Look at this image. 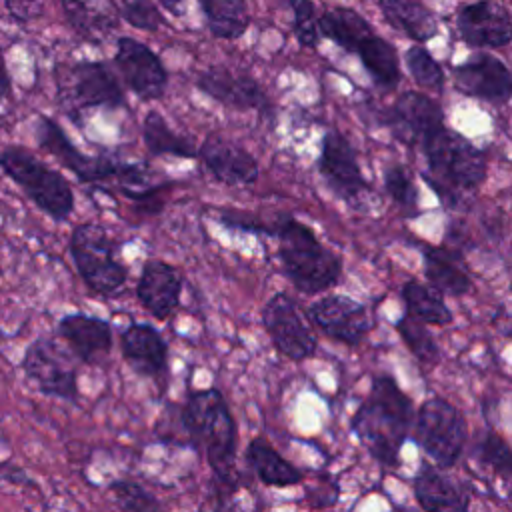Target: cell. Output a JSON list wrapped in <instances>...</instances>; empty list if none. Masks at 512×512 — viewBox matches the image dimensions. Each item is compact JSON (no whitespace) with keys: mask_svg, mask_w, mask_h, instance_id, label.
<instances>
[{"mask_svg":"<svg viewBox=\"0 0 512 512\" xmlns=\"http://www.w3.org/2000/svg\"><path fill=\"white\" fill-rule=\"evenodd\" d=\"M396 330L400 334V338L404 340V344L408 346V350L422 362L428 366H434L440 360V348L432 336V332L428 330V324L412 318L410 314H404L398 322H396Z\"/></svg>","mask_w":512,"mask_h":512,"instance_id":"e575fe53","label":"cell"},{"mask_svg":"<svg viewBox=\"0 0 512 512\" xmlns=\"http://www.w3.org/2000/svg\"><path fill=\"white\" fill-rule=\"evenodd\" d=\"M474 456L478 462L486 468H490L496 476H500L504 482L512 476V452L506 442L496 430H484L482 436L476 438L474 444Z\"/></svg>","mask_w":512,"mask_h":512,"instance_id":"836d02e7","label":"cell"},{"mask_svg":"<svg viewBox=\"0 0 512 512\" xmlns=\"http://www.w3.org/2000/svg\"><path fill=\"white\" fill-rule=\"evenodd\" d=\"M244 458L252 472L258 476V480L266 486H296L304 478V474L264 438H252L246 446Z\"/></svg>","mask_w":512,"mask_h":512,"instance_id":"4316f807","label":"cell"},{"mask_svg":"<svg viewBox=\"0 0 512 512\" xmlns=\"http://www.w3.org/2000/svg\"><path fill=\"white\" fill-rule=\"evenodd\" d=\"M6 10L18 22H30L42 14V0H4Z\"/></svg>","mask_w":512,"mask_h":512,"instance_id":"ab89813d","label":"cell"},{"mask_svg":"<svg viewBox=\"0 0 512 512\" xmlns=\"http://www.w3.org/2000/svg\"><path fill=\"white\" fill-rule=\"evenodd\" d=\"M118 14L130 26L146 32H156L164 24V16L152 0H124Z\"/></svg>","mask_w":512,"mask_h":512,"instance_id":"f35d334b","label":"cell"},{"mask_svg":"<svg viewBox=\"0 0 512 512\" xmlns=\"http://www.w3.org/2000/svg\"><path fill=\"white\" fill-rule=\"evenodd\" d=\"M142 140L152 156H176L186 160L198 156L194 140L176 134L158 110H150L144 116Z\"/></svg>","mask_w":512,"mask_h":512,"instance_id":"4dcf8cb0","label":"cell"},{"mask_svg":"<svg viewBox=\"0 0 512 512\" xmlns=\"http://www.w3.org/2000/svg\"><path fill=\"white\" fill-rule=\"evenodd\" d=\"M162 8H166L170 14L180 16L184 12V0H158Z\"/></svg>","mask_w":512,"mask_h":512,"instance_id":"b9f144b4","label":"cell"},{"mask_svg":"<svg viewBox=\"0 0 512 512\" xmlns=\"http://www.w3.org/2000/svg\"><path fill=\"white\" fill-rule=\"evenodd\" d=\"M456 28L472 48H504L512 40L510 12L496 0H474L458 6Z\"/></svg>","mask_w":512,"mask_h":512,"instance_id":"2e32d148","label":"cell"},{"mask_svg":"<svg viewBox=\"0 0 512 512\" xmlns=\"http://www.w3.org/2000/svg\"><path fill=\"white\" fill-rule=\"evenodd\" d=\"M62 6L68 24L88 42H102V38L116 26V20L90 0H62Z\"/></svg>","mask_w":512,"mask_h":512,"instance_id":"1f68e13d","label":"cell"},{"mask_svg":"<svg viewBox=\"0 0 512 512\" xmlns=\"http://www.w3.org/2000/svg\"><path fill=\"white\" fill-rule=\"evenodd\" d=\"M406 314L428 324V326H448L452 322V312L444 302V296L430 284L418 280H408L400 288Z\"/></svg>","mask_w":512,"mask_h":512,"instance_id":"f546056e","label":"cell"},{"mask_svg":"<svg viewBox=\"0 0 512 512\" xmlns=\"http://www.w3.org/2000/svg\"><path fill=\"white\" fill-rule=\"evenodd\" d=\"M422 264L428 284L442 296H462L472 286L464 256L448 246H428Z\"/></svg>","mask_w":512,"mask_h":512,"instance_id":"cb8c5ba5","label":"cell"},{"mask_svg":"<svg viewBox=\"0 0 512 512\" xmlns=\"http://www.w3.org/2000/svg\"><path fill=\"white\" fill-rule=\"evenodd\" d=\"M384 188L404 218L418 216L420 192L404 164L392 162L384 168Z\"/></svg>","mask_w":512,"mask_h":512,"instance_id":"d6a6232c","label":"cell"},{"mask_svg":"<svg viewBox=\"0 0 512 512\" xmlns=\"http://www.w3.org/2000/svg\"><path fill=\"white\" fill-rule=\"evenodd\" d=\"M36 142L84 184H96L116 178L122 164L114 158L84 154L70 142L58 122L48 116H40L36 122Z\"/></svg>","mask_w":512,"mask_h":512,"instance_id":"4fadbf2b","label":"cell"},{"mask_svg":"<svg viewBox=\"0 0 512 512\" xmlns=\"http://www.w3.org/2000/svg\"><path fill=\"white\" fill-rule=\"evenodd\" d=\"M180 420L192 438V446L202 450L214 478L224 488H236L238 426L224 394L218 388L190 392Z\"/></svg>","mask_w":512,"mask_h":512,"instance_id":"7a4b0ae2","label":"cell"},{"mask_svg":"<svg viewBox=\"0 0 512 512\" xmlns=\"http://www.w3.org/2000/svg\"><path fill=\"white\" fill-rule=\"evenodd\" d=\"M56 94L70 118L88 108H126L124 90L108 62L80 60L56 68Z\"/></svg>","mask_w":512,"mask_h":512,"instance_id":"8992f818","label":"cell"},{"mask_svg":"<svg viewBox=\"0 0 512 512\" xmlns=\"http://www.w3.org/2000/svg\"><path fill=\"white\" fill-rule=\"evenodd\" d=\"M382 124L394 134L396 140L414 146L424 134L444 124V112L430 96L416 90H406L390 108L384 110Z\"/></svg>","mask_w":512,"mask_h":512,"instance_id":"e0dca14e","label":"cell"},{"mask_svg":"<svg viewBox=\"0 0 512 512\" xmlns=\"http://www.w3.org/2000/svg\"><path fill=\"white\" fill-rule=\"evenodd\" d=\"M404 62H406V68H408L410 76L414 78V82L418 86L428 88V90H436V92H440L444 88V82H446L444 70L424 46L412 44L410 48H406Z\"/></svg>","mask_w":512,"mask_h":512,"instance_id":"d590c367","label":"cell"},{"mask_svg":"<svg viewBox=\"0 0 512 512\" xmlns=\"http://www.w3.org/2000/svg\"><path fill=\"white\" fill-rule=\"evenodd\" d=\"M382 18L398 32L424 44L438 34V18L420 0H378Z\"/></svg>","mask_w":512,"mask_h":512,"instance_id":"d4e9b609","label":"cell"},{"mask_svg":"<svg viewBox=\"0 0 512 512\" xmlns=\"http://www.w3.org/2000/svg\"><path fill=\"white\" fill-rule=\"evenodd\" d=\"M114 64L128 86L140 100H160L168 86V72L160 56L144 42L132 36H120L116 40Z\"/></svg>","mask_w":512,"mask_h":512,"instance_id":"7c38bea8","label":"cell"},{"mask_svg":"<svg viewBox=\"0 0 512 512\" xmlns=\"http://www.w3.org/2000/svg\"><path fill=\"white\" fill-rule=\"evenodd\" d=\"M0 276H2V268H0Z\"/></svg>","mask_w":512,"mask_h":512,"instance_id":"7bdbcfd3","label":"cell"},{"mask_svg":"<svg viewBox=\"0 0 512 512\" xmlns=\"http://www.w3.org/2000/svg\"><path fill=\"white\" fill-rule=\"evenodd\" d=\"M414 404L388 374L372 378L368 396L356 408L350 430L364 450L382 466H398V456L410 436Z\"/></svg>","mask_w":512,"mask_h":512,"instance_id":"6da1fadb","label":"cell"},{"mask_svg":"<svg viewBox=\"0 0 512 512\" xmlns=\"http://www.w3.org/2000/svg\"><path fill=\"white\" fill-rule=\"evenodd\" d=\"M58 336L84 364H98L112 350V326L108 320L88 314H66L58 322Z\"/></svg>","mask_w":512,"mask_h":512,"instance_id":"7402d4cb","label":"cell"},{"mask_svg":"<svg viewBox=\"0 0 512 512\" xmlns=\"http://www.w3.org/2000/svg\"><path fill=\"white\" fill-rule=\"evenodd\" d=\"M372 24L352 8L336 6L318 16L320 38H328L346 52H354L358 42L372 32Z\"/></svg>","mask_w":512,"mask_h":512,"instance_id":"f1b7e54d","label":"cell"},{"mask_svg":"<svg viewBox=\"0 0 512 512\" xmlns=\"http://www.w3.org/2000/svg\"><path fill=\"white\" fill-rule=\"evenodd\" d=\"M208 32L218 40L240 38L250 24L248 0H196Z\"/></svg>","mask_w":512,"mask_h":512,"instance_id":"83f0119b","label":"cell"},{"mask_svg":"<svg viewBox=\"0 0 512 512\" xmlns=\"http://www.w3.org/2000/svg\"><path fill=\"white\" fill-rule=\"evenodd\" d=\"M12 94V84H10V74L6 70V62H4V54L0 48V100H6Z\"/></svg>","mask_w":512,"mask_h":512,"instance_id":"60d3db41","label":"cell"},{"mask_svg":"<svg viewBox=\"0 0 512 512\" xmlns=\"http://www.w3.org/2000/svg\"><path fill=\"white\" fill-rule=\"evenodd\" d=\"M414 498L426 512H466L470 508V494L464 484L456 482L442 468L422 464L414 482Z\"/></svg>","mask_w":512,"mask_h":512,"instance_id":"603a6c76","label":"cell"},{"mask_svg":"<svg viewBox=\"0 0 512 512\" xmlns=\"http://www.w3.org/2000/svg\"><path fill=\"white\" fill-rule=\"evenodd\" d=\"M306 314L322 334L348 346L360 344L374 326L368 308L344 294L322 296L308 306Z\"/></svg>","mask_w":512,"mask_h":512,"instance_id":"5bb4252c","label":"cell"},{"mask_svg":"<svg viewBox=\"0 0 512 512\" xmlns=\"http://www.w3.org/2000/svg\"><path fill=\"white\" fill-rule=\"evenodd\" d=\"M316 168L332 194L352 208L362 206L372 192L352 142L338 130H328L322 136Z\"/></svg>","mask_w":512,"mask_h":512,"instance_id":"9c48e42d","label":"cell"},{"mask_svg":"<svg viewBox=\"0 0 512 512\" xmlns=\"http://www.w3.org/2000/svg\"><path fill=\"white\" fill-rule=\"evenodd\" d=\"M114 502L122 510H136V512H148V510H160L162 504L138 482L134 480H112L108 486Z\"/></svg>","mask_w":512,"mask_h":512,"instance_id":"8d00e7d4","label":"cell"},{"mask_svg":"<svg viewBox=\"0 0 512 512\" xmlns=\"http://www.w3.org/2000/svg\"><path fill=\"white\" fill-rule=\"evenodd\" d=\"M274 234L278 236V260L296 290L320 294L340 280L342 258L326 248L308 224L284 216Z\"/></svg>","mask_w":512,"mask_h":512,"instance_id":"277c9868","label":"cell"},{"mask_svg":"<svg viewBox=\"0 0 512 512\" xmlns=\"http://www.w3.org/2000/svg\"><path fill=\"white\" fill-rule=\"evenodd\" d=\"M20 366L42 394L68 402L78 400L76 364L54 338H36L26 348Z\"/></svg>","mask_w":512,"mask_h":512,"instance_id":"30bf717a","label":"cell"},{"mask_svg":"<svg viewBox=\"0 0 512 512\" xmlns=\"http://www.w3.org/2000/svg\"><path fill=\"white\" fill-rule=\"evenodd\" d=\"M354 54H358L364 70L370 74L372 82L384 90H392L400 84L402 72H400V60L394 44H390L386 38L376 34V30L368 32L358 46L354 48Z\"/></svg>","mask_w":512,"mask_h":512,"instance_id":"484cf974","label":"cell"},{"mask_svg":"<svg viewBox=\"0 0 512 512\" xmlns=\"http://www.w3.org/2000/svg\"><path fill=\"white\" fill-rule=\"evenodd\" d=\"M452 80L460 94L494 106L506 104L512 96V74L508 66L482 50L454 66Z\"/></svg>","mask_w":512,"mask_h":512,"instance_id":"9a60e30c","label":"cell"},{"mask_svg":"<svg viewBox=\"0 0 512 512\" xmlns=\"http://www.w3.org/2000/svg\"><path fill=\"white\" fill-rule=\"evenodd\" d=\"M0 168L52 220L64 222L70 218L74 192L58 170L22 146H6L0 152Z\"/></svg>","mask_w":512,"mask_h":512,"instance_id":"5b68a950","label":"cell"},{"mask_svg":"<svg viewBox=\"0 0 512 512\" xmlns=\"http://www.w3.org/2000/svg\"><path fill=\"white\" fill-rule=\"evenodd\" d=\"M204 168L226 186H252L258 180V160L238 142L210 134L198 150Z\"/></svg>","mask_w":512,"mask_h":512,"instance_id":"d6986e66","label":"cell"},{"mask_svg":"<svg viewBox=\"0 0 512 512\" xmlns=\"http://www.w3.org/2000/svg\"><path fill=\"white\" fill-rule=\"evenodd\" d=\"M70 254L84 284L100 296H116L128 280V268L116 258L114 238L96 222L72 230Z\"/></svg>","mask_w":512,"mask_h":512,"instance_id":"ba28073f","label":"cell"},{"mask_svg":"<svg viewBox=\"0 0 512 512\" xmlns=\"http://www.w3.org/2000/svg\"><path fill=\"white\" fill-rule=\"evenodd\" d=\"M292 10V32L302 48H316L320 42L318 12L312 0H288Z\"/></svg>","mask_w":512,"mask_h":512,"instance_id":"74e56055","label":"cell"},{"mask_svg":"<svg viewBox=\"0 0 512 512\" xmlns=\"http://www.w3.org/2000/svg\"><path fill=\"white\" fill-rule=\"evenodd\" d=\"M412 440L424 450L434 466L448 470L464 454L468 424L464 414L448 400L432 396L414 410Z\"/></svg>","mask_w":512,"mask_h":512,"instance_id":"52a82bcc","label":"cell"},{"mask_svg":"<svg viewBox=\"0 0 512 512\" xmlns=\"http://www.w3.org/2000/svg\"><path fill=\"white\" fill-rule=\"evenodd\" d=\"M262 324L276 348L284 358L302 362L312 358L318 340L304 322L296 302L286 292H276L262 308Z\"/></svg>","mask_w":512,"mask_h":512,"instance_id":"8fae6325","label":"cell"},{"mask_svg":"<svg viewBox=\"0 0 512 512\" xmlns=\"http://www.w3.org/2000/svg\"><path fill=\"white\" fill-rule=\"evenodd\" d=\"M182 276L164 260H146L136 282V298L156 320H168L180 306Z\"/></svg>","mask_w":512,"mask_h":512,"instance_id":"ffe728a7","label":"cell"},{"mask_svg":"<svg viewBox=\"0 0 512 512\" xmlns=\"http://www.w3.org/2000/svg\"><path fill=\"white\" fill-rule=\"evenodd\" d=\"M196 88L212 100L234 110L270 112L272 104L256 78L242 72H232L226 66H210L196 78Z\"/></svg>","mask_w":512,"mask_h":512,"instance_id":"ac0fdd59","label":"cell"},{"mask_svg":"<svg viewBox=\"0 0 512 512\" xmlns=\"http://www.w3.org/2000/svg\"><path fill=\"white\" fill-rule=\"evenodd\" d=\"M418 144L428 166L422 178L446 206H454L460 192H472L486 180L488 160L484 150L448 128L446 122L424 134Z\"/></svg>","mask_w":512,"mask_h":512,"instance_id":"3957f363","label":"cell"},{"mask_svg":"<svg viewBox=\"0 0 512 512\" xmlns=\"http://www.w3.org/2000/svg\"><path fill=\"white\" fill-rule=\"evenodd\" d=\"M120 348L126 364L144 378L160 380L168 372V344L162 334L150 326L132 322L120 334Z\"/></svg>","mask_w":512,"mask_h":512,"instance_id":"44dd1931","label":"cell"}]
</instances>
